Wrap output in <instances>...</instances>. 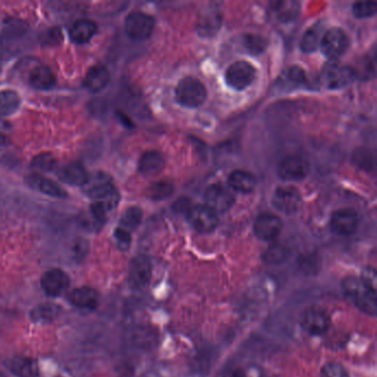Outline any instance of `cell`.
<instances>
[{"label": "cell", "mask_w": 377, "mask_h": 377, "mask_svg": "<svg viewBox=\"0 0 377 377\" xmlns=\"http://www.w3.org/2000/svg\"><path fill=\"white\" fill-rule=\"evenodd\" d=\"M309 172V164L301 155H288L279 164V175L283 181H301Z\"/></svg>", "instance_id": "cell-9"}, {"label": "cell", "mask_w": 377, "mask_h": 377, "mask_svg": "<svg viewBox=\"0 0 377 377\" xmlns=\"http://www.w3.org/2000/svg\"><path fill=\"white\" fill-rule=\"evenodd\" d=\"M110 79V72L107 67L103 64H95L88 71L84 84L89 91L100 92L108 85Z\"/></svg>", "instance_id": "cell-20"}, {"label": "cell", "mask_w": 377, "mask_h": 377, "mask_svg": "<svg viewBox=\"0 0 377 377\" xmlns=\"http://www.w3.org/2000/svg\"><path fill=\"white\" fill-rule=\"evenodd\" d=\"M357 74L350 67L341 66L338 63H330L323 72L324 82L330 89H340L351 83Z\"/></svg>", "instance_id": "cell-15"}, {"label": "cell", "mask_w": 377, "mask_h": 377, "mask_svg": "<svg viewBox=\"0 0 377 377\" xmlns=\"http://www.w3.org/2000/svg\"><path fill=\"white\" fill-rule=\"evenodd\" d=\"M165 167V158L158 151H149L142 155L139 163L141 174L146 177L158 175Z\"/></svg>", "instance_id": "cell-19"}, {"label": "cell", "mask_w": 377, "mask_h": 377, "mask_svg": "<svg viewBox=\"0 0 377 377\" xmlns=\"http://www.w3.org/2000/svg\"><path fill=\"white\" fill-rule=\"evenodd\" d=\"M116 236L123 244L129 245L131 242V233L125 231V229L121 228V227L116 229Z\"/></svg>", "instance_id": "cell-41"}, {"label": "cell", "mask_w": 377, "mask_h": 377, "mask_svg": "<svg viewBox=\"0 0 377 377\" xmlns=\"http://www.w3.org/2000/svg\"><path fill=\"white\" fill-rule=\"evenodd\" d=\"M301 327L310 336L324 334L330 328L331 319L328 311L320 306H311L301 315Z\"/></svg>", "instance_id": "cell-4"}, {"label": "cell", "mask_w": 377, "mask_h": 377, "mask_svg": "<svg viewBox=\"0 0 377 377\" xmlns=\"http://www.w3.org/2000/svg\"><path fill=\"white\" fill-rule=\"evenodd\" d=\"M331 229L338 236H351L359 228V217L351 208L336 210L331 218Z\"/></svg>", "instance_id": "cell-10"}, {"label": "cell", "mask_w": 377, "mask_h": 377, "mask_svg": "<svg viewBox=\"0 0 377 377\" xmlns=\"http://www.w3.org/2000/svg\"><path fill=\"white\" fill-rule=\"evenodd\" d=\"M142 220V210L139 207H130L125 210L121 218V228L130 231H134Z\"/></svg>", "instance_id": "cell-27"}, {"label": "cell", "mask_w": 377, "mask_h": 377, "mask_svg": "<svg viewBox=\"0 0 377 377\" xmlns=\"http://www.w3.org/2000/svg\"><path fill=\"white\" fill-rule=\"evenodd\" d=\"M82 187L84 194L95 199V202L102 203L107 210H111L118 206L120 194L108 174L103 172L91 174Z\"/></svg>", "instance_id": "cell-1"}, {"label": "cell", "mask_w": 377, "mask_h": 377, "mask_svg": "<svg viewBox=\"0 0 377 377\" xmlns=\"http://www.w3.org/2000/svg\"><path fill=\"white\" fill-rule=\"evenodd\" d=\"M244 43L245 47L254 55L263 53L268 46L267 40L261 36H257V34H247L244 39Z\"/></svg>", "instance_id": "cell-31"}, {"label": "cell", "mask_w": 377, "mask_h": 377, "mask_svg": "<svg viewBox=\"0 0 377 377\" xmlns=\"http://www.w3.org/2000/svg\"><path fill=\"white\" fill-rule=\"evenodd\" d=\"M28 81L34 89L49 90L55 84V76L49 67L39 64L30 71Z\"/></svg>", "instance_id": "cell-22"}, {"label": "cell", "mask_w": 377, "mask_h": 377, "mask_svg": "<svg viewBox=\"0 0 377 377\" xmlns=\"http://www.w3.org/2000/svg\"><path fill=\"white\" fill-rule=\"evenodd\" d=\"M342 290L350 301L362 312L374 317L377 312L376 292L367 288L361 278L348 277L342 282Z\"/></svg>", "instance_id": "cell-2"}, {"label": "cell", "mask_w": 377, "mask_h": 377, "mask_svg": "<svg viewBox=\"0 0 377 377\" xmlns=\"http://www.w3.org/2000/svg\"><path fill=\"white\" fill-rule=\"evenodd\" d=\"M11 371L19 377H37L38 367L37 361L30 357H16L11 362Z\"/></svg>", "instance_id": "cell-26"}, {"label": "cell", "mask_w": 377, "mask_h": 377, "mask_svg": "<svg viewBox=\"0 0 377 377\" xmlns=\"http://www.w3.org/2000/svg\"><path fill=\"white\" fill-rule=\"evenodd\" d=\"M290 83L294 84V85H301V84L307 82V74L304 72L303 69L300 67H291L288 71H287V78Z\"/></svg>", "instance_id": "cell-37"}, {"label": "cell", "mask_w": 377, "mask_h": 377, "mask_svg": "<svg viewBox=\"0 0 377 377\" xmlns=\"http://www.w3.org/2000/svg\"><path fill=\"white\" fill-rule=\"evenodd\" d=\"M57 175L63 183L74 186H83L87 181L89 174L79 162H71L57 170Z\"/></svg>", "instance_id": "cell-18"}, {"label": "cell", "mask_w": 377, "mask_h": 377, "mask_svg": "<svg viewBox=\"0 0 377 377\" xmlns=\"http://www.w3.org/2000/svg\"><path fill=\"white\" fill-rule=\"evenodd\" d=\"M277 15L280 20L288 21L294 18L298 13V4L296 3H279L275 8Z\"/></svg>", "instance_id": "cell-35"}, {"label": "cell", "mask_w": 377, "mask_h": 377, "mask_svg": "<svg viewBox=\"0 0 377 377\" xmlns=\"http://www.w3.org/2000/svg\"><path fill=\"white\" fill-rule=\"evenodd\" d=\"M20 95L13 90L0 91V116H8L20 108Z\"/></svg>", "instance_id": "cell-25"}, {"label": "cell", "mask_w": 377, "mask_h": 377, "mask_svg": "<svg viewBox=\"0 0 377 377\" xmlns=\"http://www.w3.org/2000/svg\"><path fill=\"white\" fill-rule=\"evenodd\" d=\"M70 301L76 307L95 309L99 303V294L95 289L83 287L71 292Z\"/></svg>", "instance_id": "cell-24"}, {"label": "cell", "mask_w": 377, "mask_h": 377, "mask_svg": "<svg viewBox=\"0 0 377 377\" xmlns=\"http://www.w3.org/2000/svg\"><path fill=\"white\" fill-rule=\"evenodd\" d=\"M152 279V263L146 256H137L129 268L130 286L137 290L146 288Z\"/></svg>", "instance_id": "cell-12"}, {"label": "cell", "mask_w": 377, "mask_h": 377, "mask_svg": "<svg viewBox=\"0 0 377 377\" xmlns=\"http://www.w3.org/2000/svg\"><path fill=\"white\" fill-rule=\"evenodd\" d=\"M189 204H191V203H189V200H187L186 198H181L175 203V206H174V208H175L176 212H183L187 215L191 208V205Z\"/></svg>", "instance_id": "cell-40"}, {"label": "cell", "mask_w": 377, "mask_h": 377, "mask_svg": "<svg viewBox=\"0 0 377 377\" xmlns=\"http://www.w3.org/2000/svg\"><path fill=\"white\" fill-rule=\"evenodd\" d=\"M281 231H282V221L280 218L270 212L261 214L254 221V233L261 240H273L280 235Z\"/></svg>", "instance_id": "cell-14"}, {"label": "cell", "mask_w": 377, "mask_h": 377, "mask_svg": "<svg viewBox=\"0 0 377 377\" xmlns=\"http://www.w3.org/2000/svg\"><path fill=\"white\" fill-rule=\"evenodd\" d=\"M273 204L283 214H294L300 208L301 195L294 186H280L275 189Z\"/></svg>", "instance_id": "cell-13"}, {"label": "cell", "mask_w": 377, "mask_h": 377, "mask_svg": "<svg viewBox=\"0 0 377 377\" xmlns=\"http://www.w3.org/2000/svg\"><path fill=\"white\" fill-rule=\"evenodd\" d=\"M229 185L233 191L238 193H250L256 186V177L254 174L244 170H233L229 175Z\"/></svg>", "instance_id": "cell-23"}, {"label": "cell", "mask_w": 377, "mask_h": 377, "mask_svg": "<svg viewBox=\"0 0 377 377\" xmlns=\"http://www.w3.org/2000/svg\"><path fill=\"white\" fill-rule=\"evenodd\" d=\"M187 217L189 223L198 233H212L218 226L217 214L208 208L206 205H197L191 207Z\"/></svg>", "instance_id": "cell-11"}, {"label": "cell", "mask_w": 377, "mask_h": 377, "mask_svg": "<svg viewBox=\"0 0 377 377\" xmlns=\"http://www.w3.org/2000/svg\"><path fill=\"white\" fill-rule=\"evenodd\" d=\"M223 377H247L242 369L239 367H231V369H226V372L224 373Z\"/></svg>", "instance_id": "cell-42"}, {"label": "cell", "mask_w": 377, "mask_h": 377, "mask_svg": "<svg viewBox=\"0 0 377 377\" xmlns=\"http://www.w3.org/2000/svg\"><path fill=\"white\" fill-rule=\"evenodd\" d=\"M323 53L331 59L340 58L346 53L350 46L348 34L340 28H332L328 30L320 42Z\"/></svg>", "instance_id": "cell-8"}, {"label": "cell", "mask_w": 377, "mask_h": 377, "mask_svg": "<svg viewBox=\"0 0 377 377\" xmlns=\"http://www.w3.org/2000/svg\"><path fill=\"white\" fill-rule=\"evenodd\" d=\"M321 377H350L348 369L336 362H330L321 369Z\"/></svg>", "instance_id": "cell-34"}, {"label": "cell", "mask_w": 377, "mask_h": 377, "mask_svg": "<svg viewBox=\"0 0 377 377\" xmlns=\"http://www.w3.org/2000/svg\"><path fill=\"white\" fill-rule=\"evenodd\" d=\"M353 160L355 165L362 170H372L374 167V158L369 149H359L354 152Z\"/></svg>", "instance_id": "cell-33"}, {"label": "cell", "mask_w": 377, "mask_h": 377, "mask_svg": "<svg viewBox=\"0 0 377 377\" xmlns=\"http://www.w3.org/2000/svg\"><path fill=\"white\" fill-rule=\"evenodd\" d=\"M376 11L375 3H355L353 5V13L357 18H369L374 16Z\"/></svg>", "instance_id": "cell-36"}, {"label": "cell", "mask_w": 377, "mask_h": 377, "mask_svg": "<svg viewBox=\"0 0 377 377\" xmlns=\"http://www.w3.org/2000/svg\"><path fill=\"white\" fill-rule=\"evenodd\" d=\"M173 191V184L167 181H160L153 184L152 186L149 187L147 194L154 200H160V199L170 197Z\"/></svg>", "instance_id": "cell-28"}, {"label": "cell", "mask_w": 377, "mask_h": 377, "mask_svg": "<svg viewBox=\"0 0 377 377\" xmlns=\"http://www.w3.org/2000/svg\"><path fill=\"white\" fill-rule=\"evenodd\" d=\"M68 275L60 269H51L42 275L41 287L45 294L50 296H58L68 289Z\"/></svg>", "instance_id": "cell-16"}, {"label": "cell", "mask_w": 377, "mask_h": 377, "mask_svg": "<svg viewBox=\"0 0 377 377\" xmlns=\"http://www.w3.org/2000/svg\"><path fill=\"white\" fill-rule=\"evenodd\" d=\"M11 137V124L8 121L0 120V151L8 145Z\"/></svg>", "instance_id": "cell-39"}, {"label": "cell", "mask_w": 377, "mask_h": 377, "mask_svg": "<svg viewBox=\"0 0 377 377\" xmlns=\"http://www.w3.org/2000/svg\"><path fill=\"white\" fill-rule=\"evenodd\" d=\"M288 257V250L281 245H273L266 252L263 259L268 263H280Z\"/></svg>", "instance_id": "cell-32"}, {"label": "cell", "mask_w": 377, "mask_h": 377, "mask_svg": "<svg viewBox=\"0 0 377 377\" xmlns=\"http://www.w3.org/2000/svg\"><path fill=\"white\" fill-rule=\"evenodd\" d=\"M155 20L152 16L142 11H133L126 17L125 32L131 39L142 41L151 37L154 32Z\"/></svg>", "instance_id": "cell-6"}, {"label": "cell", "mask_w": 377, "mask_h": 377, "mask_svg": "<svg viewBox=\"0 0 377 377\" xmlns=\"http://www.w3.org/2000/svg\"><path fill=\"white\" fill-rule=\"evenodd\" d=\"M256 68L248 61L239 60L231 63L226 71V82L233 89L245 90L256 79Z\"/></svg>", "instance_id": "cell-5"}, {"label": "cell", "mask_w": 377, "mask_h": 377, "mask_svg": "<svg viewBox=\"0 0 377 377\" xmlns=\"http://www.w3.org/2000/svg\"><path fill=\"white\" fill-rule=\"evenodd\" d=\"M320 42V34L315 28H311L304 34L303 38L301 40V49L303 53H311L319 47Z\"/></svg>", "instance_id": "cell-30"}, {"label": "cell", "mask_w": 377, "mask_h": 377, "mask_svg": "<svg viewBox=\"0 0 377 377\" xmlns=\"http://www.w3.org/2000/svg\"><path fill=\"white\" fill-rule=\"evenodd\" d=\"M32 167L36 168L38 172H51V170L57 168V160L55 156L50 153H41V154L37 155L36 158L32 160Z\"/></svg>", "instance_id": "cell-29"}, {"label": "cell", "mask_w": 377, "mask_h": 377, "mask_svg": "<svg viewBox=\"0 0 377 377\" xmlns=\"http://www.w3.org/2000/svg\"><path fill=\"white\" fill-rule=\"evenodd\" d=\"M26 184L34 191H39L48 196L55 197V198H63L68 195L58 183H55L53 179H48L39 173L26 176Z\"/></svg>", "instance_id": "cell-17"}, {"label": "cell", "mask_w": 377, "mask_h": 377, "mask_svg": "<svg viewBox=\"0 0 377 377\" xmlns=\"http://www.w3.org/2000/svg\"><path fill=\"white\" fill-rule=\"evenodd\" d=\"M97 32V26L95 21L89 19H80L76 20L70 29V37L72 41L78 45L87 43L93 38Z\"/></svg>", "instance_id": "cell-21"}, {"label": "cell", "mask_w": 377, "mask_h": 377, "mask_svg": "<svg viewBox=\"0 0 377 377\" xmlns=\"http://www.w3.org/2000/svg\"><path fill=\"white\" fill-rule=\"evenodd\" d=\"M362 282L364 283L367 288L376 292L377 275L376 270L373 267H366L363 270L361 277Z\"/></svg>", "instance_id": "cell-38"}, {"label": "cell", "mask_w": 377, "mask_h": 377, "mask_svg": "<svg viewBox=\"0 0 377 377\" xmlns=\"http://www.w3.org/2000/svg\"><path fill=\"white\" fill-rule=\"evenodd\" d=\"M206 206L217 212H228L235 204V196L228 187L221 184H214L205 193Z\"/></svg>", "instance_id": "cell-7"}, {"label": "cell", "mask_w": 377, "mask_h": 377, "mask_svg": "<svg viewBox=\"0 0 377 377\" xmlns=\"http://www.w3.org/2000/svg\"><path fill=\"white\" fill-rule=\"evenodd\" d=\"M206 97V87L193 76L184 78L176 87V99L186 108H197L205 102Z\"/></svg>", "instance_id": "cell-3"}]
</instances>
